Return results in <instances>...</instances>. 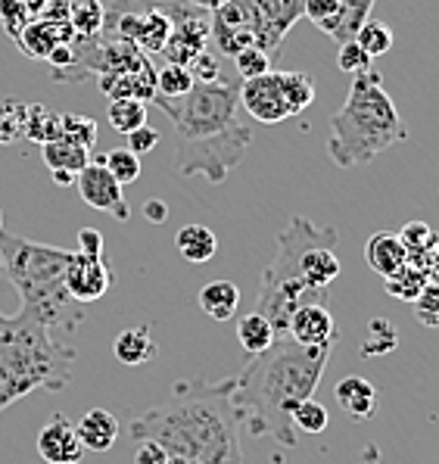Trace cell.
Here are the masks:
<instances>
[{"label": "cell", "instance_id": "obj_1", "mask_svg": "<svg viewBox=\"0 0 439 464\" xmlns=\"http://www.w3.org/2000/svg\"><path fill=\"white\" fill-rule=\"evenodd\" d=\"M334 346H300L290 334H278L265 353L250 355L234 377V409L253 437H272L278 446L293 449L300 433L293 411L315 396Z\"/></svg>", "mask_w": 439, "mask_h": 464}, {"label": "cell", "instance_id": "obj_2", "mask_svg": "<svg viewBox=\"0 0 439 464\" xmlns=\"http://www.w3.org/2000/svg\"><path fill=\"white\" fill-rule=\"evenodd\" d=\"M131 440H153L168 459L187 464H246L240 449V415L234 377L175 383L162 405L134 418Z\"/></svg>", "mask_w": 439, "mask_h": 464}, {"label": "cell", "instance_id": "obj_3", "mask_svg": "<svg viewBox=\"0 0 439 464\" xmlns=\"http://www.w3.org/2000/svg\"><path fill=\"white\" fill-rule=\"evenodd\" d=\"M153 103L172 119L178 134L175 171L181 178H206L209 184H224L231 169L243 162L253 144V128L240 119L237 82H196L184 97H153Z\"/></svg>", "mask_w": 439, "mask_h": 464}, {"label": "cell", "instance_id": "obj_4", "mask_svg": "<svg viewBox=\"0 0 439 464\" xmlns=\"http://www.w3.org/2000/svg\"><path fill=\"white\" fill-rule=\"evenodd\" d=\"M75 340L53 334L34 312H0V415L34 390L60 392L72 383Z\"/></svg>", "mask_w": 439, "mask_h": 464}, {"label": "cell", "instance_id": "obj_5", "mask_svg": "<svg viewBox=\"0 0 439 464\" xmlns=\"http://www.w3.org/2000/svg\"><path fill=\"white\" fill-rule=\"evenodd\" d=\"M72 249L34 244L0 231V271L19 290V305L34 312L53 334L75 340L84 324V309L66 290V266Z\"/></svg>", "mask_w": 439, "mask_h": 464}, {"label": "cell", "instance_id": "obj_6", "mask_svg": "<svg viewBox=\"0 0 439 464\" xmlns=\"http://www.w3.org/2000/svg\"><path fill=\"white\" fill-rule=\"evenodd\" d=\"M408 128L396 110L393 97L384 91L380 69H365L352 75L346 103L330 119L328 156L337 169H358L377 160L389 147L406 144Z\"/></svg>", "mask_w": 439, "mask_h": 464}, {"label": "cell", "instance_id": "obj_7", "mask_svg": "<svg viewBox=\"0 0 439 464\" xmlns=\"http://www.w3.org/2000/svg\"><path fill=\"white\" fill-rule=\"evenodd\" d=\"M339 234L337 227H321L306 216H293L287 221V227L278 234V246H274V259L268 262V268L262 271L259 284V299L256 312H262L278 334H287V324L293 318L296 309L309 303H324L328 294L311 290L302 284L300 277V256L315 244H330L337 246Z\"/></svg>", "mask_w": 439, "mask_h": 464}, {"label": "cell", "instance_id": "obj_8", "mask_svg": "<svg viewBox=\"0 0 439 464\" xmlns=\"http://www.w3.org/2000/svg\"><path fill=\"white\" fill-rule=\"evenodd\" d=\"M315 100V78L309 72H272L240 82V110L262 125H278L306 112Z\"/></svg>", "mask_w": 439, "mask_h": 464}, {"label": "cell", "instance_id": "obj_9", "mask_svg": "<svg viewBox=\"0 0 439 464\" xmlns=\"http://www.w3.org/2000/svg\"><path fill=\"white\" fill-rule=\"evenodd\" d=\"M209 41L222 56H237L243 47L262 50V23L250 0H228L209 13Z\"/></svg>", "mask_w": 439, "mask_h": 464}, {"label": "cell", "instance_id": "obj_10", "mask_svg": "<svg viewBox=\"0 0 439 464\" xmlns=\"http://www.w3.org/2000/svg\"><path fill=\"white\" fill-rule=\"evenodd\" d=\"M75 184H78V194H81V199L91 206V209L110 212V216L116 218V221H129L131 209H129V203H125V194H122L125 188L110 175V169L103 166V156L91 160L88 166L78 171Z\"/></svg>", "mask_w": 439, "mask_h": 464}, {"label": "cell", "instance_id": "obj_11", "mask_svg": "<svg viewBox=\"0 0 439 464\" xmlns=\"http://www.w3.org/2000/svg\"><path fill=\"white\" fill-rule=\"evenodd\" d=\"M112 287V266L103 256H88L72 249L66 266V290L75 303H97Z\"/></svg>", "mask_w": 439, "mask_h": 464}, {"label": "cell", "instance_id": "obj_12", "mask_svg": "<svg viewBox=\"0 0 439 464\" xmlns=\"http://www.w3.org/2000/svg\"><path fill=\"white\" fill-rule=\"evenodd\" d=\"M250 4L262 23V50L274 60L290 28L302 19V0H250Z\"/></svg>", "mask_w": 439, "mask_h": 464}, {"label": "cell", "instance_id": "obj_13", "mask_svg": "<svg viewBox=\"0 0 439 464\" xmlns=\"http://www.w3.org/2000/svg\"><path fill=\"white\" fill-rule=\"evenodd\" d=\"M88 449L78 440V430L69 418L53 415L38 433V455L47 464H81Z\"/></svg>", "mask_w": 439, "mask_h": 464}, {"label": "cell", "instance_id": "obj_14", "mask_svg": "<svg viewBox=\"0 0 439 464\" xmlns=\"http://www.w3.org/2000/svg\"><path fill=\"white\" fill-rule=\"evenodd\" d=\"M287 334L300 343V346H334L339 340L337 321L324 303H309V305H302V309H296L287 324Z\"/></svg>", "mask_w": 439, "mask_h": 464}, {"label": "cell", "instance_id": "obj_15", "mask_svg": "<svg viewBox=\"0 0 439 464\" xmlns=\"http://www.w3.org/2000/svg\"><path fill=\"white\" fill-rule=\"evenodd\" d=\"M75 38L72 32V23L69 19H47V16H38L32 19L23 32L16 34V47L23 50L25 56L32 60H47V53L56 47V44H69Z\"/></svg>", "mask_w": 439, "mask_h": 464}, {"label": "cell", "instance_id": "obj_16", "mask_svg": "<svg viewBox=\"0 0 439 464\" xmlns=\"http://www.w3.org/2000/svg\"><path fill=\"white\" fill-rule=\"evenodd\" d=\"M300 277L302 284L311 290H321L328 294V287L339 277V259L330 244H315L300 256Z\"/></svg>", "mask_w": 439, "mask_h": 464}, {"label": "cell", "instance_id": "obj_17", "mask_svg": "<svg viewBox=\"0 0 439 464\" xmlns=\"http://www.w3.org/2000/svg\"><path fill=\"white\" fill-rule=\"evenodd\" d=\"M365 262H367V268L380 277L396 275V271L408 262V253H406V246H402L399 234H389V231L371 234L365 244Z\"/></svg>", "mask_w": 439, "mask_h": 464}, {"label": "cell", "instance_id": "obj_18", "mask_svg": "<svg viewBox=\"0 0 439 464\" xmlns=\"http://www.w3.org/2000/svg\"><path fill=\"white\" fill-rule=\"evenodd\" d=\"M103 88V94L110 100H119V97H131V100H140V103H150L156 97V69L153 63L140 69H131L125 75H112V78H97Z\"/></svg>", "mask_w": 439, "mask_h": 464}, {"label": "cell", "instance_id": "obj_19", "mask_svg": "<svg viewBox=\"0 0 439 464\" xmlns=\"http://www.w3.org/2000/svg\"><path fill=\"white\" fill-rule=\"evenodd\" d=\"M339 409L346 411L352 420H371L374 409H377V387L365 377H343L334 390Z\"/></svg>", "mask_w": 439, "mask_h": 464}, {"label": "cell", "instance_id": "obj_20", "mask_svg": "<svg viewBox=\"0 0 439 464\" xmlns=\"http://www.w3.org/2000/svg\"><path fill=\"white\" fill-rule=\"evenodd\" d=\"M112 353H116V359L122 362V365L140 368L159 355V346H156V340H153L150 324H138L119 334L116 343H112Z\"/></svg>", "mask_w": 439, "mask_h": 464}, {"label": "cell", "instance_id": "obj_21", "mask_svg": "<svg viewBox=\"0 0 439 464\" xmlns=\"http://www.w3.org/2000/svg\"><path fill=\"white\" fill-rule=\"evenodd\" d=\"M75 430L84 449H91V452H106V449H112L119 440V420L106 409H91L88 415L75 424Z\"/></svg>", "mask_w": 439, "mask_h": 464}, {"label": "cell", "instance_id": "obj_22", "mask_svg": "<svg viewBox=\"0 0 439 464\" xmlns=\"http://www.w3.org/2000/svg\"><path fill=\"white\" fill-rule=\"evenodd\" d=\"M200 309L212 321H231L240 309V287L231 281H209L200 290Z\"/></svg>", "mask_w": 439, "mask_h": 464}, {"label": "cell", "instance_id": "obj_23", "mask_svg": "<svg viewBox=\"0 0 439 464\" xmlns=\"http://www.w3.org/2000/svg\"><path fill=\"white\" fill-rule=\"evenodd\" d=\"M175 246L187 262L194 266H203L212 256L218 253V237L209 231L206 225H184L178 234H175Z\"/></svg>", "mask_w": 439, "mask_h": 464}, {"label": "cell", "instance_id": "obj_24", "mask_svg": "<svg viewBox=\"0 0 439 464\" xmlns=\"http://www.w3.org/2000/svg\"><path fill=\"white\" fill-rule=\"evenodd\" d=\"M41 156H44L47 171H72V175H78V171L91 162V150L78 147L66 138H56V140L41 144Z\"/></svg>", "mask_w": 439, "mask_h": 464}, {"label": "cell", "instance_id": "obj_25", "mask_svg": "<svg viewBox=\"0 0 439 464\" xmlns=\"http://www.w3.org/2000/svg\"><path fill=\"white\" fill-rule=\"evenodd\" d=\"M377 0H339V16L334 19V25L328 28V34L337 44L356 38V32L371 19V10Z\"/></svg>", "mask_w": 439, "mask_h": 464}, {"label": "cell", "instance_id": "obj_26", "mask_svg": "<svg viewBox=\"0 0 439 464\" xmlns=\"http://www.w3.org/2000/svg\"><path fill=\"white\" fill-rule=\"evenodd\" d=\"M274 337H278V331H274L272 321L262 315V312L253 309L250 315L237 318V340H240V346H243L246 355L265 353V349L274 343Z\"/></svg>", "mask_w": 439, "mask_h": 464}, {"label": "cell", "instance_id": "obj_27", "mask_svg": "<svg viewBox=\"0 0 439 464\" xmlns=\"http://www.w3.org/2000/svg\"><path fill=\"white\" fill-rule=\"evenodd\" d=\"M66 6L75 38H100L106 16V6L100 0H66Z\"/></svg>", "mask_w": 439, "mask_h": 464}, {"label": "cell", "instance_id": "obj_28", "mask_svg": "<svg viewBox=\"0 0 439 464\" xmlns=\"http://www.w3.org/2000/svg\"><path fill=\"white\" fill-rule=\"evenodd\" d=\"M60 134H62L60 112L47 110V106H41V103H28L25 140H32V144H47V140H56Z\"/></svg>", "mask_w": 439, "mask_h": 464}, {"label": "cell", "instance_id": "obj_29", "mask_svg": "<svg viewBox=\"0 0 439 464\" xmlns=\"http://www.w3.org/2000/svg\"><path fill=\"white\" fill-rule=\"evenodd\" d=\"M427 284H430L427 281V271L412 266V262H406V266L396 271V275L384 277L387 294L393 296V299H402V303H415V296L421 294Z\"/></svg>", "mask_w": 439, "mask_h": 464}, {"label": "cell", "instance_id": "obj_30", "mask_svg": "<svg viewBox=\"0 0 439 464\" xmlns=\"http://www.w3.org/2000/svg\"><path fill=\"white\" fill-rule=\"evenodd\" d=\"M47 0H0V23H4L6 34L16 38L23 28L44 13Z\"/></svg>", "mask_w": 439, "mask_h": 464}, {"label": "cell", "instance_id": "obj_31", "mask_svg": "<svg viewBox=\"0 0 439 464\" xmlns=\"http://www.w3.org/2000/svg\"><path fill=\"white\" fill-rule=\"evenodd\" d=\"M106 119H110L112 131L119 134H131L134 128H140L147 122V103L131 97H119L110 100V110H106Z\"/></svg>", "mask_w": 439, "mask_h": 464}, {"label": "cell", "instance_id": "obj_32", "mask_svg": "<svg viewBox=\"0 0 439 464\" xmlns=\"http://www.w3.org/2000/svg\"><path fill=\"white\" fill-rule=\"evenodd\" d=\"M25 112L28 103H19L13 97L0 100V147L16 144V140L25 138Z\"/></svg>", "mask_w": 439, "mask_h": 464}, {"label": "cell", "instance_id": "obj_33", "mask_svg": "<svg viewBox=\"0 0 439 464\" xmlns=\"http://www.w3.org/2000/svg\"><path fill=\"white\" fill-rule=\"evenodd\" d=\"M356 41L358 47L365 50L371 60H377V56H384L393 50V28L387 23H380V19H367V23L356 32Z\"/></svg>", "mask_w": 439, "mask_h": 464}, {"label": "cell", "instance_id": "obj_34", "mask_svg": "<svg viewBox=\"0 0 439 464\" xmlns=\"http://www.w3.org/2000/svg\"><path fill=\"white\" fill-rule=\"evenodd\" d=\"M194 75H190L187 66H178V63H166V66L156 72V97H184L190 88H194Z\"/></svg>", "mask_w": 439, "mask_h": 464}, {"label": "cell", "instance_id": "obj_35", "mask_svg": "<svg viewBox=\"0 0 439 464\" xmlns=\"http://www.w3.org/2000/svg\"><path fill=\"white\" fill-rule=\"evenodd\" d=\"M293 427H296V433L318 437V433H324L330 427V415H328V409H324L321 402H315V396H311V399H306V402L296 405Z\"/></svg>", "mask_w": 439, "mask_h": 464}, {"label": "cell", "instance_id": "obj_36", "mask_svg": "<svg viewBox=\"0 0 439 464\" xmlns=\"http://www.w3.org/2000/svg\"><path fill=\"white\" fill-rule=\"evenodd\" d=\"M103 166L110 169V175L116 178L119 184H134L140 178V156L131 153L129 147H116L110 153H103Z\"/></svg>", "mask_w": 439, "mask_h": 464}, {"label": "cell", "instance_id": "obj_37", "mask_svg": "<svg viewBox=\"0 0 439 464\" xmlns=\"http://www.w3.org/2000/svg\"><path fill=\"white\" fill-rule=\"evenodd\" d=\"M396 343H399V334H396V327L389 324L387 318H374L371 324H367V340L362 346V355L365 359H374V355H387L396 349Z\"/></svg>", "mask_w": 439, "mask_h": 464}, {"label": "cell", "instance_id": "obj_38", "mask_svg": "<svg viewBox=\"0 0 439 464\" xmlns=\"http://www.w3.org/2000/svg\"><path fill=\"white\" fill-rule=\"evenodd\" d=\"M60 128H62L60 138L72 140V144H78V147L91 150L97 144V122H94V119L69 112V116H60Z\"/></svg>", "mask_w": 439, "mask_h": 464}, {"label": "cell", "instance_id": "obj_39", "mask_svg": "<svg viewBox=\"0 0 439 464\" xmlns=\"http://www.w3.org/2000/svg\"><path fill=\"white\" fill-rule=\"evenodd\" d=\"M234 60V69H237L240 82H246V78H256V75H265L272 72V56L265 53V50L259 47H243L237 56H231Z\"/></svg>", "mask_w": 439, "mask_h": 464}, {"label": "cell", "instance_id": "obj_40", "mask_svg": "<svg viewBox=\"0 0 439 464\" xmlns=\"http://www.w3.org/2000/svg\"><path fill=\"white\" fill-rule=\"evenodd\" d=\"M339 16V0H302V19H309L311 25H318L324 34L334 25Z\"/></svg>", "mask_w": 439, "mask_h": 464}, {"label": "cell", "instance_id": "obj_41", "mask_svg": "<svg viewBox=\"0 0 439 464\" xmlns=\"http://www.w3.org/2000/svg\"><path fill=\"white\" fill-rule=\"evenodd\" d=\"M415 318L421 321L424 327H439V287L436 284H427L421 294L415 296Z\"/></svg>", "mask_w": 439, "mask_h": 464}, {"label": "cell", "instance_id": "obj_42", "mask_svg": "<svg viewBox=\"0 0 439 464\" xmlns=\"http://www.w3.org/2000/svg\"><path fill=\"white\" fill-rule=\"evenodd\" d=\"M337 63H339V69H343L346 75H358V72H365V69L374 66V60L356 44V41H346V44H339Z\"/></svg>", "mask_w": 439, "mask_h": 464}, {"label": "cell", "instance_id": "obj_43", "mask_svg": "<svg viewBox=\"0 0 439 464\" xmlns=\"http://www.w3.org/2000/svg\"><path fill=\"white\" fill-rule=\"evenodd\" d=\"M190 75H194V82H218L222 78V66H218V56L212 53L206 47L203 53H196L194 60L187 63Z\"/></svg>", "mask_w": 439, "mask_h": 464}, {"label": "cell", "instance_id": "obj_44", "mask_svg": "<svg viewBox=\"0 0 439 464\" xmlns=\"http://www.w3.org/2000/svg\"><path fill=\"white\" fill-rule=\"evenodd\" d=\"M129 138V150L131 153H138V156H144V153H153L156 144H159V131H156L153 125H140V128H134L131 134H125Z\"/></svg>", "mask_w": 439, "mask_h": 464}, {"label": "cell", "instance_id": "obj_45", "mask_svg": "<svg viewBox=\"0 0 439 464\" xmlns=\"http://www.w3.org/2000/svg\"><path fill=\"white\" fill-rule=\"evenodd\" d=\"M168 452L153 440H138V452H134V464H166Z\"/></svg>", "mask_w": 439, "mask_h": 464}, {"label": "cell", "instance_id": "obj_46", "mask_svg": "<svg viewBox=\"0 0 439 464\" xmlns=\"http://www.w3.org/2000/svg\"><path fill=\"white\" fill-rule=\"evenodd\" d=\"M78 253L103 256V234L97 227H81L78 231Z\"/></svg>", "mask_w": 439, "mask_h": 464}, {"label": "cell", "instance_id": "obj_47", "mask_svg": "<svg viewBox=\"0 0 439 464\" xmlns=\"http://www.w3.org/2000/svg\"><path fill=\"white\" fill-rule=\"evenodd\" d=\"M144 216H147V221H153V225H162V221L168 218V206L162 203V199H147Z\"/></svg>", "mask_w": 439, "mask_h": 464}, {"label": "cell", "instance_id": "obj_48", "mask_svg": "<svg viewBox=\"0 0 439 464\" xmlns=\"http://www.w3.org/2000/svg\"><path fill=\"white\" fill-rule=\"evenodd\" d=\"M427 281L439 287V231H436V240H434V259H430V268H427Z\"/></svg>", "mask_w": 439, "mask_h": 464}, {"label": "cell", "instance_id": "obj_49", "mask_svg": "<svg viewBox=\"0 0 439 464\" xmlns=\"http://www.w3.org/2000/svg\"><path fill=\"white\" fill-rule=\"evenodd\" d=\"M51 178H53L56 184H60V188H72L78 175H72V171H51Z\"/></svg>", "mask_w": 439, "mask_h": 464}, {"label": "cell", "instance_id": "obj_50", "mask_svg": "<svg viewBox=\"0 0 439 464\" xmlns=\"http://www.w3.org/2000/svg\"><path fill=\"white\" fill-rule=\"evenodd\" d=\"M190 4H196V6H203V10H218L222 4H228V0H190Z\"/></svg>", "mask_w": 439, "mask_h": 464}, {"label": "cell", "instance_id": "obj_51", "mask_svg": "<svg viewBox=\"0 0 439 464\" xmlns=\"http://www.w3.org/2000/svg\"><path fill=\"white\" fill-rule=\"evenodd\" d=\"M362 464H380L377 449H374V446H365V461H362Z\"/></svg>", "mask_w": 439, "mask_h": 464}, {"label": "cell", "instance_id": "obj_52", "mask_svg": "<svg viewBox=\"0 0 439 464\" xmlns=\"http://www.w3.org/2000/svg\"><path fill=\"white\" fill-rule=\"evenodd\" d=\"M166 464H187V461H181V459H168Z\"/></svg>", "mask_w": 439, "mask_h": 464}, {"label": "cell", "instance_id": "obj_53", "mask_svg": "<svg viewBox=\"0 0 439 464\" xmlns=\"http://www.w3.org/2000/svg\"><path fill=\"white\" fill-rule=\"evenodd\" d=\"M0 231H4V212H0Z\"/></svg>", "mask_w": 439, "mask_h": 464}]
</instances>
